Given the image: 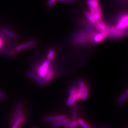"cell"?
I'll list each match as a JSON object with an SVG mask.
<instances>
[{
  "label": "cell",
  "instance_id": "23",
  "mask_svg": "<svg viewBox=\"0 0 128 128\" xmlns=\"http://www.w3.org/2000/svg\"><path fill=\"white\" fill-rule=\"evenodd\" d=\"M85 86V82L82 80H80L78 82V86L79 87H84Z\"/></svg>",
  "mask_w": 128,
  "mask_h": 128
},
{
  "label": "cell",
  "instance_id": "20",
  "mask_svg": "<svg viewBox=\"0 0 128 128\" xmlns=\"http://www.w3.org/2000/svg\"><path fill=\"white\" fill-rule=\"evenodd\" d=\"M55 51L53 48H50L48 50V55H47V60L51 61L55 56Z\"/></svg>",
  "mask_w": 128,
  "mask_h": 128
},
{
  "label": "cell",
  "instance_id": "8",
  "mask_svg": "<svg viewBox=\"0 0 128 128\" xmlns=\"http://www.w3.org/2000/svg\"><path fill=\"white\" fill-rule=\"evenodd\" d=\"M37 44V41L35 40H32L30 41H28L27 43H23L22 44L19 45L16 47V50L17 51H20L23 50L25 49H26L28 48L32 47L33 46H35Z\"/></svg>",
  "mask_w": 128,
  "mask_h": 128
},
{
  "label": "cell",
  "instance_id": "7",
  "mask_svg": "<svg viewBox=\"0 0 128 128\" xmlns=\"http://www.w3.org/2000/svg\"><path fill=\"white\" fill-rule=\"evenodd\" d=\"M108 37V33L105 31H102L98 33H96L92 38V41L95 43H98Z\"/></svg>",
  "mask_w": 128,
  "mask_h": 128
},
{
  "label": "cell",
  "instance_id": "22",
  "mask_svg": "<svg viewBox=\"0 0 128 128\" xmlns=\"http://www.w3.org/2000/svg\"><path fill=\"white\" fill-rule=\"evenodd\" d=\"M56 0H48V6L50 7L52 6Z\"/></svg>",
  "mask_w": 128,
  "mask_h": 128
},
{
  "label": "cell",
  "instance_id": "11",
  "mask_svg": "<svg viewBox=\"0 0 128 128\" xmlns=\"http://www.w3.org/2000/svg\"><path fill=\"white\" fill-rule=\"evenodd\" d=\"M55 75V71L54 70L50 69V70L46 74L45 77L43 78V80L45 83L48 82L53 78Z\"/></svg>",
  "mask_w": 128,
  "mask_h": 128
},
{
  "label": "cell",
  "instance_id": "2",
  "mask_svg": "<svg viewBox=\"0 0 128 128\" xmlns=\"http://www.w3.org/2000/svg\"><path fill=\"white\" fill-rule=\"evenodd\" d=\"M104 31L108 33V37L113 39H117L124 37L127 35V32L126 31L124 30H119L114 26L106 25Z\"/></svg>",
  "mask_w": 128,
  "mask_h": 128
},
{
  "label": "cell",
  "instance_id": "1",
  "mask_svg": "<svg viewBox=\"0 0 128 128\" xmlns=\"http://www.w3.org/2000/svg\"><path fill=\"white\" fill-rule=\"evenodd\" d=\"M96 33L92 30L91 28H88L87 30L77 32L73 38V43L78 45H83L91 42Z\"/></svg>",
  "mask_w": 128,
  "mask_h": 128
},
{
  "label": "cell",
  "instance_id": "12",
  "mask_svg": "<svg viewBox=\"0 0 128 128\" xmlns=\"http://www.w3.org/2000/svg\"><path fill=\"white\" fill-rule=\"evenodd\" d=\"M25 120V116L24 115L20 116L14 122V124L12 128H19Z\"/></svg>",
  "mask_w": 128,
  "mask_h": 128
},
{
  "label": "cell",
  "instance_id": "4",
  "mask_svg": "<svg viewBox=\"0 0 128 128\" xmlns=\"http://www.w3.org/2000/svg\"><path fill=\"white\" fill-rule=\"evenodd\" d=\"M78 88L74 86L71 87L69 91V97L66 101V104L69 106H73L75 103L80 99L78 94Z\"/></svg>",
  "mask_w": 128,
  "mask_h": 128
},
{
  "label": "cell",
  "instance_id": "9",
  "mask_svg": "<svg viewBox=\"0 0 128 128\" xmlns=\"http://www.w3.org/2000/svg\"><path fill=\"white\" fill-rule=\"evenodd\" d=\"M66 118L64 115H55V116H48L44 118V120L46 122H56L60 120Z\"/></svg>",
  "mask_w": 128,
  "mask_h": 128
},
{
  "label": "cell",
  "instance_id": "21",
  "mask_svg": "<svg viewBox=\"0 0 128 128\" xmlns=\"http://www.w3.org/2000/svg\"><path fill=\"white\" fill-rule=\"evenodd\" d=\"M78 115V108L76 106L73 105V111H72V119H73V120H77Z\"/></svg>",
  "mask_w": 128,
  "mask_h": 128
},
{
  "label": "cell",
  "instance_id": "24",
  "mask_svg": "<svg viewBox=\"0 0 128 128\" xmlns=\"http://www.w3.org/2000/svg\"><path fill=\"white\" fill-rule=\"evenodd\" d=\"M58 1L61 2H75L76 0H57Z\"/></svg>",
  "mask_w": 128,
  "mask_h": 128
},
{
  "label": "cell",
  "instance_id": "17",
  "mask_svg": "<svg viewBox=\"0 0 128 128\" xmlns=\"http://www.w3.org/2000/svg\"><path fill=\"white\" fill-rule=\"evenodd\" d=\"M88 92H89L88 87H87V86L85 85V86L83 87L82 95L81 96V99H82V100H84V101L86 100L87 99V97L88 96Z\"/></svg>",
  "mask_w": 128,
  "mask_h": 128
},
{
  "label": "cell",
  "instance_id": "27",
  "mask_svg": "<svg viewBox=\"0 0 128 128\" xmlns=\"http://www.w3.org/2000/svg\"></svg>",
  "mask_w": 128,
  "mask_h": 128
},
{
  "label": "cell",
  "instance_id": "13",
  "mask_svg": "<svg viewBox=\"0 0 128 128\" xmlns=\"http://www.w3.org/2000/svg\"><path fill=\"white\" fill-rule=\"evenodd\" d=\"M70 120L68 118H65V119L60 120L59 121L56 122H53V124H52V126L53 127H60L62 125H64L65 124H68L70 122Z\"/></svg>",
  "mask_w": 128,
  "mask_h": 128
},
{
  "label": "cell",
  "instance_id": "26",
  "mask_svg": "<svg viewBox=\"0 0 128 128\" xmlns=\"http://www.w3.org/2000/svg\"><path fill=\"white\" fill-rule=\"evenodd\" d=\"M5 97V94H4V93H2V92H0V98H4Z\"/></svg>",
  "mask_w": 128,
  "mask_h": 128
},
{
  "label": "cell",
  "instance_id": "19",
  "mask_svg": "<svg viewBox=\"0 0 128 128\" xmlns=\"http://www.w3.org/2000/svg\"><path fill=\"white\" fill-rule=\"evenodd\" d=\"M79 125L82 128H92L90 124H87L84 120L82 119H79L78 120Z\"/></svg>",
  "mask_w": 128,
  "mask_h": 128
},
{
  "label": "cell",
  "instance_id": "15",
  "mask_svg": "<svg viewBox=\"0 0 128 128\" xmlns=\"http://www.w3.org/2000/svg\"><path fill=\"white\" fill-rule=\"evenodd\" d=\"M128 90H126V92L123 94L121 96L119 97L117 101V104L119 105H120L122 104H123L124 102L125 101L127 98L128 96Z\"/></svg>",
  "mask_w": 128,
  "mask_h": 128
},
{
  "label": "cell",
  "instance_id": "18",
  "mask_svg": "<svg viewBox=\"0 0 128 128\" xmlns=\"http://www.w3.org/2000/svg\"><path fill=\"white\" fill-rule=\"evenodd\" d=\"M64 127L66 128H74L76 127H78L79 125V124L78 122V120H73L72 122H69L68 124H65Z\"/></svg>",
  "mask_w": 128,
  "mask_h": 128
},
{
  "label": "cell",
  "instance_id": "3",
  "mask_svg": "<svg viewBox=\"0 0 128 128\" xmlns=\"http://www.w3.org/2000/svg\"><path fill=\"white\" fill-rule=\"evenodd\" d=\"M50 69V61L46 60L37 66L35 71L37 76L43 79Z\"/></svg>",
  "mask_w": 128,
  "mask_h": 128
},
{
  "label": "cell",
  "instance_id": "16",
  "mask_svg": "<svg viewBox=\"0 0 128 128\" xmlns=\"http://www.w3.org/2000/svg\"><path fill=\"white\" fill-rule=\"evenodd\" d=\"M2 32L5 35H7L8 37L14 38H17V35L15 33L10 30H8V29L4 28L2 30Z\"/></svg>",
  "mask_w": 128,
  "mask_h": 128
},
{
  "label": "cell",
  "instance_id": "10",
  "mask_svg": "<svg viewBox=\"0 0 128 128\" xmlns=\"http://www.w3.org/2000/svg\"><path fill=\"white\" fill-rule=\"evenodd\" d=\"M27 75L29 78L33 79H34L40 86H45V82L43 81V79L38 76L36 74L33 73L32 72L28 71L27 72Z\"/></svg>",
  "mask_w": 128,
  "mask_h": 128
},
{
  "label": "cell",
  "instance_id": "25",
  "mask_svg": "<svg viewBox=\"0 0 128 128\" xmlns=\"http://www.w3.org/2000/svg\"><path fill=\"white\" fill-rule=\"evenodd\" d=\"M4 44V40H3L0 38V48Z\"/></svg>",
  "mask_w": 128,
  "mask_h": 128
},
{
  "label": "cell",
  "instance_id": "6",
  "mask_svg": "<svg viewBox=\"0 0 128 128\" xmlns=\"http://www.w3.org/2000/svg\"><path fill=\"white\" fill-rule=\"evenodd\" d=\"M22 107H23L22 103V102H18L16 105L14 114L11 118L10 121L12 124H14V122L17 119L24 115L23 110H22Z\"/></svg>",
  "mask_w": 128,
  "mask_h": 128
},
{
  "label": "cell",
  "instance_id": "5",
  "mask_svg": "<svg viewBox=\"0 0 128 128\" xmlns=\"http://www.w3.org/2000/svg\"><path fill=\"white\" fill-rule=\"evenodd\" d=\"M128 25V15L127 14H124L119 17L115 27L119 30H124L127 28Z\"/></svg>",
  "mask_w": 128,
  "mask_h": 128
},
{
  "label": "cell",
  "instance_id": "14",
  "mask_svg": "<svg viewBox=\"0 0 128 128\" xmlns=\"http://www.w3.org/2000/svg\"><path fill=\"white\" fill-rule=\"evenodd\" d=\"M84 14H85L86 17L88 20L92 24L95 26L96 28V27H97V23H96V20L94 18V17L92 16V15L91 13L89 12L85 11L84 12Z\"/></svg>",
  "mask_w": 128,
  "mask_h": 128
}]
</instances>
